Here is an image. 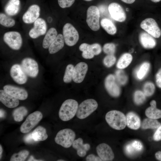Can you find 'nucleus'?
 Wrapping results in <instances>:
<instances>
[{
  "label": "nucleus",
  "instance_id": "17",
  "mask_svg": "<svg viewBox=\"0 0 161 161\" xmlns=\"http://www.w3.org/2000/svg\"><path fill=\"white\" fill-rule=\"evenodd\" d=\"M88 66L84 62H80L74 67L72 80L77 83H80L83 80L87 72Z\"/></svg>",
  "mask_w": 161,
  "mask_h": 161
},
{
  "label": "nucleus",
  "instance_id": "36",
  "mask_svg": "<svg viewBox=\"0 0 161 161\" xmlns=\"http://www.w3.org/2000/svg\"><path fill=\"white\" fill-rule=\"evenodd\" d=\"M115 77L117 81L120 85H124L127 82V76L124 72L122 70H118L116 71Z\"/></svg>",
  "mask_w": 161,
  "mask_h": 161
},
{
  "label": "nucleus",
  "instance_id": "29",
  "mask_svg": "<svg viewBox=\"0 0 161 161\" xmlns=\"http://www.w3.org/2000/svg\"><path fill=\"white\" fill-rule=\"evenodd\" d=\"M101 26L109 34L114 35L117 32V28L113 23L107 18L102 19L100 21Z\"/></svg>",
  "mask_w": 161,
  "mask_h": 161
},
{
  "label": "nucleus",
  "instance_id": "26",
  "mask_svg": "<svg viewBox=\"0 0 161 161\" xmlns=\"http://www.w3.org/2000/svg\"><path fill=\"white\" fill-rule=\"evenodd\" d=\"M150 104L151 106L147 108L145 111V114L148 118L157 119L161 118V110L156 107L155 100H151Z\"/></svg>",
  "mask_w": 161,
  "mask_h": 161
},
{
  "label": "nucleus",
  "instance_id": "8",
  "mask_svg": "<svg viewBox=\"0 0 161 161\" xmlns=\"http://www.w3.org/2000/svg\"><path fill=\"white\" fill-rule=\"evenodd\" d=\"M63 35L65 43L69 46L75 45L79 39L78 31L69 23H67L64 25L63 28Z\"/></svg>",
  "mask_w": 161,
  "mask_h": 161
},
{
  "label": "nucleus",
  "instance_id": "23",
  "mask_svg": "<svg viewBox=\"0 0 161 161\" xmlns=\"http://www.w3.org/2000/svg\"><path fill=\"white\" fill-rule=\"evenodd\" d=\"M126 125L129 128L137 130L139 128L141 125L139 117L134 112H130L126 115Z\"/></svg>",
  "mask_w": 161,
  "mask_h": 161
},
{
  "label": "nucleus",
  "instance_id": "50",
  "mask_svg": "<svg viewBox=\"0 0 161 161\" xmlns=\"http://www.w3.org/2000/svg\"><path fill=\"white\" fill-rule=\"evenodd\" d=\"M123 2L128 4H131L134 3L136 0H120Z\"/></svg>",
  "mask_w": 161,
  "mask_h": 161
},
{
  "label": "nucleus",
  "instance_id": "43",
  "mask_svg": "<svg viewBox=\"0 0 161 161\" xmlns=\"http://www.w3.org/2000/svg\"><path fill=\"white\" fill-rule=\"evenodd\" d=\"M82 55L83 58L86 59H90L94 57L95 55L91 50L90 45L87 49L82 52Z\"/></svg>",
  "mask_w": 161,
  "mask_h": 161
},
{
  "label": "nucleus",
  "instance_id": "25",
  "mask_svg": "<svg viewBox=\"0 0 161 161\" xmlns=\"http://www.w3.org/2000/svg\"><path fill=\"white\" fill-rule=\"evenodd\" d=\"M64 43L63 35L58 34L48 48L49 53L50 54H53L58 52L64 47Z\"/></svg>",
  "mask_w": 161,
  "mask_h": 161
},
{
  "label": "nucleus",
  "instance_id": "14",
  "mask_svg": "<svg viewBox=\"0 0 161 161\" xmlns=\"http://www.w3.org/2000/svg\"><path fill=\"white\" fill-rule=\"evenodd\" d=\"M104 85L106 91L111 96L117 97L120 95V89L114 75L112 74L108 75L105 79Z\"/></svg>",
  "mask_w": 161,
  "mask_h": 161
},
{
  "label": "nucleus",
  "instance_id": "7",
  "mask_svg": "<svg viewBox=\"0 0 161 161\" xmlns=\"http://www.w3.org/2000/svg\"><path fill=\"white\" fill-rule=\"evenodd\" d=\"M100 17V11L97 7L92 5L88 8L87 11L86 21L92 30L97 31L99 29Z\"/></svg>",
  "mask_w": 161,
  "mask_h": 161
},
{
  "label": "nucleus",
  "instance_id": "12",
  "mask_svg": "<svg viewBox=\"0 0 161 161\" xmlns=\"http://www.w3.org/2000/svg\"><path fill=\"white\" fill-rule=\"evenodd\" d=\"M21 66L26 74L30 77L35 78L38 74V64L32 58H24L22 61Z\"/></svg>",
  "mask_w": 161,
  "mask_h": 161
},
{
  "label": "nucleus",
  "instance_id": "3",
  "mask_svg": "<svg viewBox=\"0 0 161 161\" xmlns=\"http://www.w3.org/2000/svg\"><path fill=\"white\" fill-rule=\"evenodd\" d=\"M75 137V133L73 130L65 129L58 132L55 138V141L57 144L67 148L72 145Z\"/></svg>",
  "mask_w": 161,
  "mask_h": 161
},
{
  "label": "nucleus",
  "instance_id": "4",
  "mask_svg": "<svg viewBox=\"0 0 161 161\" xmlns=\"http://www.w3.org/2000/svg\"><path fill=\"white\" fill-rule=\"evenodd\" d=\"M98 103L94 99H89L83 101L78 106L76 116L80 119L86 118L97 108Z\"/></svg>",
  "mask_w": 161,
  "mask_h": 161
},
{
  "label": "nucleus",
  "instance_id": "13",
  "mask_svg": "<svg viewBox=\"0 0 161 161\" xmlns=\"http://www.w3.org/2000/svg\"><path fill=\"white\" fill-rule=\"evenodd\" d=\"M40 11V7L38 5L35 4L31 5L22 16L23 22L26 24L33 23L39 18Z\"/></svg>",
  "mask_w": 161,
  "mask_h": 161
},
{
  "label": "nucleus",
  "instance_id": "41",
  "mask_svg": "<svg viewBox=\"0 0 161 161\" xmlns=\"http://www.w3.org/2000/svg\"><path fill=\"white\" fill-rule=\"evenodd\" d=\"M75 0H58L59 6L64 8L71 7L74 3Z\"/></svg>",
  "mask_w": 161,
  "mask_h": 161
},
{
  "label": "nucleus",
  "instance_id": "31",
  "mask_svg": "<svg viewBox=\"0 0 161 161\" xmlns=\"http://www.w3.org/2000/svg\"><path fill=\"white\" fill-rule=\"evenodd\" d=\"M0 24L4 27L11 28L16 24V21L13 18L5 14L0 13Z\"/></svg>",
  "mask_w": 161,
  "mask_h": 161
},
{
  "label": "nucleus",
  "instance_id": "11",
  "mask_svg": "<svg viewBox=\"0 0 161 161\" xmlns=\"http://www.w3.org/2000/svg\"><path fill=\"white\" fill-rule=\"evenodd\" d=\"M108 9L111 17L119 22L125 21L127 18L126 13L123 7L119 4L112 2L109 5Z\"/></svg>",
  "mask_w": 161,
  "mask_h": 161
},
{
  "label": "nucleus",
  "instance_id": "19",
  "mask_svg": "<svg viewBox=\"0 0 161 161\" xmlns=\"http://www.w3.org/2000/svg\"><path fill=\"white\" fill-rule=\"evenodd\" d=\"M138 38L140 44L145 49H152L157 45L156 38L144 31L139 33Z\"/></svg>",
  "mask_w": 161,
  "mask_h": 161
},
{
  "label": "nucleus",
  "instance_id": "32",
  "mask_svg": "<svg viewBox=\"0 0 161 161\" xmlns=\"http://www.w3.org/2000/svg\"><path fill=\"white\" fill-rule=\"evenodd\" d=\"M150 68V64L148 62L143 63L136 72V76L139 80L143 79L147 74Z\"/></svg>",
  "mask_w": 161,
  "mask_h": 161
},
{
  "label": "nucleus",
  "instance_id": "34",
  "mask_svg": "<svg viewBox=\"0 0 161 161\" xmlns=\"http://www.w3.org/2000/svg\"><path fill=\"white\" fill-rule=\"evenodd\" d=\"M74 67L72 64H68L66 67L63 77V81L65 83L71 82L72 79Z\"/></svg>",
  "mask_w": 161,
  "mask_h": 161
},
{
  "label": "nucleus",
  "instance_id": "54",
  "mask_svg": "<svg viewBox=\"0 0 161 161\" xmlns=\"http://www.w3.org/2000/svg\"><path fill=\"white\" fill-rule=\"evenodd\" d=\"M3 152V149L1 145H0V159H1V157L2 154Z\"/></svg>",
  "mask_w": 161,
  "mask_h": 161
},
{
  "label": "nucleus",
  "instance_id": "53",
  "mask_svg": "<svg viewBox=\"0 0 161 161\" xmlns=\"http://www.w3.org/2000/svg\"><path fill=\"white\" fill-rule=\"evenodd\" d=\"M0 118L3 117L5 115V112L2 109H0Z\"/></svg>",
  "mask_w": 161,
  "mask_h": 161
},
{
  "label": "nucleus",
  "instance_id": "51",
  "mask_svg": "<svg viewBox=\"0 0 161 161\" xmlns=\"http://www.w3.org/2000/svg\"><path fill=\"white\" fill-rule=\"evenodd\" d=\"M156 158L158 160L161 161V151H158L155 154Z\"/></svg>",
  "mask_w": 161,
  "mask_h": 161
},
{
  "label": "nucleus",
  "instance_id": "1",
  "mask_svg": "<svg viewBox=\"0 0 161 161\" xmlns=\"http://www.w3.org/2000/svg\"><path fill=\"white\" fill-rule=\"evenodd\" d=\"M78 107V102L72 99L65 100L60 109L58 115L60 119L63 121L69 120L76 114Z\"/></svg>",
  "mask_w": 161,
  "mask_h": 161
},
{
  "label": "nucleus",
  "instance_id": "45",
  "mask_svg": "<svg viewBox=\"0 0 161 161\" xmlns=\"http://www.w3.org/2000/svg\"><path fill=\"white\" fill-rule=\"evenodd\" d=\"M154 140L156 141L161 140V125L158 128L153 135Z\"/></svg>",
  "mask_w": 161,
  "mask_h": 161
},
{
  "label": "nucleus",
  "instance_id": "10",
  "mask_svg": "<svg viewBox=\"0 0 161 161\" xmlns=\"http://www.w3.org/2000/svg\"><path fill=\"white\" fill-rule=\"evenodd\" d=\"M33 24V27L28 32V35L30 38L36 39L45 34L47 31V26L44 19L39 18Z\"/></svg>",
  "mask_w": 161,
  "mask_h": 161
},
{
  "label": "nucleus",
  "instance_id": "40",
  "mask_svg": "<svg viewBox=\"0 0 161 161\" xmlns=\"http://www.w3.org/2000/svg\"><path fill=\"white\" fill-rule=\"evenodd\" d=\"M116 61V58L114 55H107L104 58L103 63L106 67H110L113 66Z\"/></svg>",
  "mask_w": 161,
  "mask_h": 161
},
{
  "label": "nucleus",
  "instance_id": "5",
  "mask_svg": "<svg viewBox=\"0 0 161 161\" xmlns=\"http://www.w3.org/2000/svg\"><path fill=\"white\" fill-rule=\"evenodd\" d=\"M140 26L144 31L156 39L161 37V29L154 18L148 17L145 18L141 22Z\"/></svg>",
  "mask_w": 161,
  "mask_h": 161
},
{
  "label": "nucleus",
  "instance_id": "16",
  "mask_svg": "<svg viewBox=\"0 0 161 161\" xmlns=\"http://www.w3.org/2000/svg\"><path fill=\"white\" fill-rule=\"evenodd\" d=\"M96 151L102 161H112L114 158V154L111 148L105 143L99 144L96 148Z\"/></svg>",
  "mask_w": 161,
  "mask_h": 161
},
{
  "label": "nucleus",
  "instance_id": "22",
  "mask_svg": "<svg viewBox=\"0 0 161 161\" xmlns=\"http://www.w3.org/2000/svg\"><path fill=\"white\" fill-rule=\"evenodd\" d=\"M20 4V0H9L4 7L6 14L9 16L17 14L19 11Z\"/></svg>",
  "mask_w": 161,
  "mask_h": 161
},
{
  "label": "nucleus",
  "instance_id": "21",
  "mask_svg": "<svg viewBox=\"0 0 161 161\" xmlns=\"http://www.w3.org/2000/svg\"><path fill=\"white\" fill-rule=\"evenodd\" d=\"M72 145V147L77 150L78 155L80 157H84L86 155L87 151L90 148L89 144L83 143V140L81 138L75 140Z\"/></svg>",
  "mask_w": 161,
  "mask_h": 161
},
{
  "label": "nucleus",
  "instance_id": "42",
  "mask_svg": "<svg viewBox=\"0 0 161 161\" xmlns=\"http://www.w3.org/2000/svg\"><path fill=\"white\" fill-rule=\"evenodd\" d=\"M91 50L95 55L99 54L102 51V48L100 45L98 43H94L90 45Z\"/></svg>",
  "mask_w": 161,
  "mask_h": 161
},
{
  "label": "nucleus",
  "instance_id": "2",
  "mask_svg": "<svg viewBox=\"0 0 161 161\" xmlns=\"http://www.w3.org/2000/svg\"><path fill=\"white\" fill-rule=\"evenodd\" d=\"M105 119L111 127L117 130L124 129L126 125L125 115L118 111L113 110L108 112L106 115Z\"/></svg>",
  "mask_w": 161,
  "mask_h": 161
},
{
  "label": "nucleus",
  "instance_id": "27",
  "mask_svg": "<svg viewBox=\"0 0 161 161\" xmlns=\"http://www.w3.org/2000/svg\"><path fill=\"white\" fill-rule=\"evenodd\" d=\"M32 136L35 142L44 141L48 137L46 129L41 126H38L33 131Z\"/></svg>",
  "mask_w": 161,
  "mask_h": 161
},
{
  "label": "nucleus",
  "instance_id": "52",
  "mask_svg": "<svg viewBox=\"0 0 161 161\" xmlns=\"http://www.w3.org/2000/svg\"><path fill=\"white\" fill-rule=\"evenodd\" d=\"M28 161H43V160H36L34 159V157L32 156H31L28 159Z\"/></svg>",
  "mask_w": 161,
  "mask_h": 161
},
{
  "label": "nucleus",
  "instance_id": "28",
  "mask_svg": "<svg viewBox=\"0 0 161 161\" xmlns=\"http://www.w3.org/2000/svg\"><path fill=\"white\" fill-rule=\"evenodd\" d=\"M133 56L129 53H125L122 54L119 58L117 64V67L120 69H123L127 67L131 63Z\"/></svg>",
  "mask_w": 161,
  "mask_h": 161
},
{
  "label": "nucleus",
  "instance_id": "37",
  "mask_svg": "<svg viewBox=\"0 0 161 161\" xmlns=\"http://www.w3.org/2000/svg\"><path fill=\"white\" fill-rule=\"evenodd\" d=\"M143 92L145 96H150L154 93L155 86L153 83L150 82L145 83L143 86Z\"/></svg>",
  "mask_w": 161,
  "mask_h": 161
},
{
  "label": "nucleus",
  "instance_id": "57",
  "mask_svg": "<svg viewBox=\"0 0 161 161\" xmlns=\"http://www.w3.org/2000/svg\"><path fill=\"white\" fill-rule=\"evenodd\" d=\"M86 1H92V0H84Z\"/></svg>",
  "mask_w": 161,
  "mask_h": 161
},
{
  "label": "nucleus",
  "instance_id": "49",
  "mask_svg": "<svg viewBox=\"0 0 161 161\" xmlns=\"http://www.w3.org/2000/svg\"><path fill=\"white\" fill-rule=\"evenodd\" d=\"M23 140L25 143H27L31 144L34 143L32 136V132L29 133L25 136L23 138Z\"/></svg>",
  "mask_w": 161,
  "mask_h": 161
},
{
  "label": "nucleus",
  "instance_id": "46",
  "mask_svg": "<svg viewBox=\"0 0 161 161\" xmlns=\"http://www.w3.org/2000/svg\"><path fill=\"white\" fill-rule=\"evenodd\" d=\"M125 151L126 153L129 155L133 154L136 151L131 143L128 144L126 146Z\"/></svg>",
  "mask_w": 161,
  "mask_h": 161
},
{
  "label": "nucleus",
  "instance_id": "47",
  "mask_svg": "<svg viewBox=\"0 0 161 161\" xmlns=\"http://www.w3.org/2000/svg\"><path fill=\"white\" fill-rule=\"evenodd\" d=\"M87 161H101V159L98 156L91 154L88 155L86 158Z\"/></svg>",
  "mask_w": 161,
  "mask_h": 161
},
{
  "label": "nucleus",
  "instance_id": "55",
  "mask_svg": "<svg viewBox=\"0 0 161 161\" xmlns=\"http://www.w3.org/2000/svg\"><path fill=\"white\" fill-rule=\"evenodd\" d=\"M152 2L154 3H157L161 1V0H149Z\"/></svg>",
  "mask_w": 161,
  "mask_h": 161
},
{
  "label": "nucleus",
  "instance_id": "39",
  "mask_svg": "<svg viewBox=\"0 0 161 161\" xmlns=\"http://www.w3.org/2000/svg\"><path fill=\"white\" fill-rule=\"evenodd\" d=\"M116 45L113 43H109L105 44L103 46V52L107 55H114L116 51Z\"/></svg>",
  "mask_w": 161,
  "mask_h": 161
},
{
  "label": "nucleus",
  "instance_id": "33",
  "mask_svg": "<svg viewBox=\"0 0 161 161\" xmlns=\"http://www.w3.org/2000/svg\"><path fill=\"white\" fill-rule=\"evenodd\" d=\"M160 125V123L155 119L149 118L144 120L141 124V128L143 129L157 128Z\"/></svg>",
  "mask_w": 161,
  "mask_h": 161
},
{
  "label": "nucleus",
  "instance_id": "30",
  "mask_svg": "<svg viewBox=\"0 0 161 161\" xmlns=\"http://www.w3.org/2000/svg\"><path fill=\"white\" fill-rule=\"evenodd\" d=\"M27 113L28 110L27 108L24 106H21L14 109L12 115L14 120L16 121L19 122L23 120Z\"/></svg>",
  "mask_w": 161,
  "mask_h": 161
},
{
  "label": "nucleus",
  "instance_id": "15",
  "mask_svg": "<svg viewBox=\"0 0 161 161\" xmlns=\"http://www.w3.org/2000/svg\"><path fill=\"white\" fill-rule=\"evenodd\" d=\"M10 73L13 80L18 84H24L27 81V75L19 64L13 65L11 68Z\"/></svg>",
  "mask_w": 161,
  "mask_h": 161
},
{
  "label": "nucleus",
  "instance_id": "18",
  "mask_svg": "<svg viewBox=\"0 0 161 161\" xmlns=\"http://www.w3.org/2000/svg\"><path fill=\"white\" fill-rule=\"evenodd\" d=\"M3 89L8 94L19 100H24L28 97L27 92L22 88L7 85L4 86Z\"/></svg>",
  "mask_w": 161,
  "mask_h": 161
},
{
  "label": "nucleus",
  "instance_id": "56",
  "mask_svg": "<svg viewBox=\"0 0 161 161\" xmlns=\"http://www.w3.org/2000/svg\"><path fill=\"white\" fill-rule=\"evenodd\" d=\"M58 161H65L64 160H57Z\"/></svg>",
  "mask_w": 161,
  "mask_h": 161
},
{
  "label": "nucleus",
  "instance_id": "38",
  "mask_svg": "<svg viewBox=\"0 0 161 161\" xmlns=\"http://www.w3.org/2000/svg\"><path fill=\"white\" fill-rule=\"evenodd\" d=\"M134 99L135 103L137 105L143 103L145 100V95L144 92L140 90H137L134 94Z\"/></svg>",
  "mask_w": 161,
  "mask_h": 161
},
{
  "label": "nucleus",
  "instance_id": "20",
  "mask_svg": "<svg viewBox=\"0 0 161 161\" xmlns=\"http://www.w3.org/2000/svg\"><path fill=\"white\" fill-rule=\"evenodd\" d=\"M18 100L4 90H0V101L6 106L11 108L16 107L19 104Z\"/></svg>",
  "mask_w": 161,
  "mask_h": 161
},
{
  "label": "nucleus",
  "instance_id": "6",
  "mask_svg": "<svg viewBox=\"0 0 161 161\" xmlns=\"http://www.w3.org/2000/svg\"><path fill=\"white\" fill-rule=\"evenodd\" d=\"M4 43L9 47L14 50H18L21 47L23 43L22 37L21 33L15 31L7 32L3 37Z\"/></svg>",
  "mask_w": 161,
  "mask_h": 161
},
{
  "label": "nucleus",
  "instance_id": "24",
  "mask_svg": "<svg viewBox=\"0 0 161 161\" xmlns=\"http://www.w3.org/2000/svg\"><path fill=\"white\" fill-rule=\"evenodd\" d=\"M58 35V32L55 28H50L44 35L42 43L43 47L45 49H48Z\"/></svg>",
  "mask_w": 161,
  "mask_h": 161
},
{
  "label": "nucleus",
  "instance_id": "48",
  "mask_svg": "<svg viewBox=\"0 0 161 161\" xmlns=\"http://www.w3.org/2000/svg\"><path fill=\"white\" fill-rule=\"evenodd\" d=\"M156 82L157 86L161 88V68L157 72L155 76Z\"/></svg>",
  "mask_w": 161,
  "mask_h": 161
},
{
  "label": "nucleus",
  "instance_id": "9",
  "mask_svg": "<svg viewBox=\"0 0 161 161\" xmlns=\"http://www.w3.org/2000/svg\"><path fill=\"white\" fill-rule=\"evenodd\" d=\"M43 115L40 111H36L30 114L20 128V131L23 133L30 131L42 119Z\"/></svg>",
  "mask_w": 161,
  "mask_h": 161
},
{
  "label": "nucleus",
  "instance_id": "44",
  "mask_svg": "<svg viewBox=\"0 0 161 161\" xmlns=\"http://www.w3.org/2000/svg\"><path fill=\"white\" fill-rule=\"evenodd\" d=\"M131 144L136 151H139L142 150L143 145L142 143L139 141L134 140L132 142Z\"/></svg>",
  "mask_w": 161,
  "mask_h": 161
},
{
  "label": "nucleus",
  "instance_id": "35",
  "mask_svg": "<svg viewBox=\"0 0 161 161\" xmlns=\"http://www.w3.org/2000/svg\"><path fill=\"white\" fill-rule=\"evenodd\" d=\"M29 154L27 150H22L17 153L13 154L11 156L10 161H24L27 157Z\"/></svg>",
  "mask_w": 161,
  "mask_h": 161
}]
</instances>
